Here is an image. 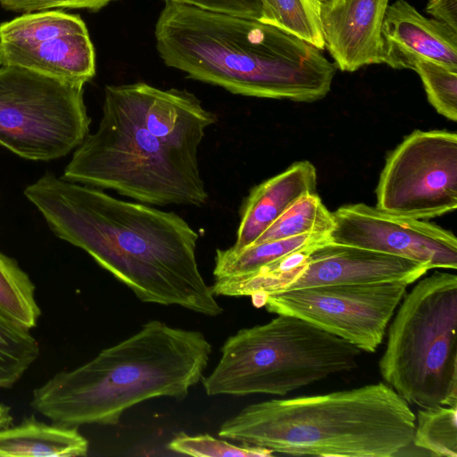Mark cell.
Listing matches in <instances>:
<instances>
[{
  "mask_svg": "<svg viewBox=\"0 0 457 457\" xmlns=\"http://www.w3.org/2000/svg\"><path fill=\"white\" fill-rule=\"evenodd\" d=\"M201 9L260 20L262 0H170Z\"/></svg>",
  "mask_w": 457,
  "mask_h": 457,
  "instance_id": "f1b7e54d",
  "label": "cell"
},
{
  "mask_svg": "<svg viewBox=\"0 0 457 457\" xmlns=\"http://www.w3.org/2000/svg\"><path fill=\"white\" fill-rule=\"evenodd\" d=\"M332 217L333 243L407 258L429 270L457 268V238L436 224L365 204L341 206Z\"/></svg>",
  "mask_w": 457,
  "mask_h": 457,
  "instance_id": "8fae6325",
  "label": "cell"
},
{
  "mask_svg": "<svg viewBox=\"0 0 457 457\" xmlns=\"http://www.w3.org/2000/svg\"><path fill=\"white\" fill-rule=\"evenodd\" d=\"M0 315L29 329L37 326L41 309L36 286L18 262L0 252Z\"/></svg>",
  "mask_w": 457,
  "mask_h": 457,
  "instance_id": "ffe728a7",
  "label": "cell"
},
{
  "mask_svg": "<svg viewBox=\"0 0 457 457\" xmlns=\"http://www.w3.org/2000/svg\"><path fill=\"white\" fill-rule=\"evenodd\" d=\"M88 446L77 427L48 424L33 415L0 428V457L86 456Z\"/></svg>",
  "mask_w": 457,
  "mask_h": 457,
  "instance_id": "ac0fdd59",
  "label": "cell"
},
{
  "mask_svg": "<svg viewBox=\"0 0 457 457\" xmlns=\"http://www.w3.org/2000/svg\"><path fill=\"white\" fill-rule=\"evenodd\" d=\"M168 448L177 453L195 457H270L274 454L266 448L239 446L209 435L189 436L184 433L174 437Z\"/></svg>",
  "mask_w": 457,
  "mask_h": 457,
  "instance_id": "4316f807",
  "label": "cell"
},
{
  "mask_svg": "<svg viewBox=\"0 0 457 457\" xmlns=\"http://www.w3.org/2000/svg\"><path fill=\"white\" fill-rule=\"evenodd\" d=\"M426 11L457 31V0H429Z\"/></svg>",
  "mask_w": 457,
  "mask_h": 457,
  "instance_id": "f546056e",
  "label": "cell"
},
{
  "mask_svg": "<svg viewBox=\"0 0 457 457\" xmlns=\"http://www.w3.org/2000/svg\"><path fill=\"white\" fill-rule=\"evenodd\" d=\"M381 35L384 63L394 69L410 70L414 60L426 59L457 70V31L405 0L387 5Z\"/></svg>",
  "mask_w": 457,
  "mask_h": 457,
  "instance_id": "9a60e30c",
  "label": "cell"
},
{
  "mask_svg": "<svg viewBox=\"0 0 457 457\" xmlns=\"http://www.w3.org/2000/svg\"><path fill=\"white\" fill-rule=\"evenodd\" d=\"M114 0H0V6L16 12L51 9H87L97 11Z\"/></svg>",
  "mask_w": 457,
  "mask_h": 457,
  "instance_id": "83f0119b",
  "label": "cell"
},
{
  "mask_svg": "<svg viewBox=\"0 0 457 457\" xmlns=\"http://www.w3.org/2000/svg\"><path fill=\"white\" fill-rule=\"evenodd\" d=\"M82 32H87V29L79 15L59 10H45L25 12L1 23L0 42L37 43Z\"/></svg>",
  "mask_w": 457,
  "mask_h": 457,
  "instance_id": "44dd1931",
  "label": "cell"
},
{
  "mask_svg": "<svg viewBox=\"0 0 457 457\" xmlns=\"http://www.w3.org/2000/svg\"><path fill=\"white\" fill-rule=\"evenodd\" d=\"M416 415L388 385L250 404L219 436L292 455L392 457L411 443Z\"/></svg>",
  "mask_w": 457,
  "mask_h": 457,
  "instance_id": "277c9868",
  "label": "cell"
},
{
  "mask_svg": "<svg viewBox=\"0 0 457 457\" xmlns=\"http://www.w3.org/2000/svg\"><path fill=\"white\" fill-rule=\"evenodd\" d=\"M84 84L0 65V145L33 161L68 154L88 135Z\"/></svg>",
  "mask_w": 457,
  "mask_h": 457,
  "instance_id": "ba28073f",
  "label": "cell"
},
{
  "mask_svg": "<svg viewBox=\"0 0 457 457\" xmlns=\"http://www.w3.org/2000/svg\"><path fill=\"white\" fill-rule=\"evenodd\" d=\"M39 353L30 329L0 315V389L11 388L20 381Z\"/></svg>",
  "mask_w": 457,
  "mask_h": 457,
  "instance_id": "cb8c5ba5",
  "label": "cell"
},
{
  "mask_svg": "<svg viewBox=\"0 0 457 457\" xmlns=\"http://www.w3.org/2000/svg\"><path fill=\"white\" fill-rule=\"evenodd\" d=\"M429 268L420 262L327 240L314 246L301 263L272 279L259 295L330 285L404 282L412 284ZM259 303V302H258Z\"/></svg>",
  "mask_w": 457,
  "mask_h": 457,
  "instance_id": "7c38bea8",
  "label": "cell"
},
{
  "mask_svg": "<svg viewBox=\"0 0 457 457\" xmlns=\"http://www.w3.org/2000/svg\"><path fill=\"white\" fill-rule=\"evenodd\" d=\"M62 179L144 204L204 205L197 156L154 137L104 95L98 129L75 150Z\"/></svg>",
  "mask_w": 457,
  "mask_h": 457,
  "instance_id": "8992f818",
  "label": "cell"
},
{
  "mask_svg": "<svg viewBox=\"0 0 457 457\" xmlns=\"http://www.w3.org/2000/svg\"><path fill=\"white\" fill-rule=\"evenodd\" d=\"M211 353L202 332L150 320L89 361L56 372L33 390L30 406L69 427L116 425L141 402L187 395L203 379Z\"/></svg>",
  "mask_w": 457,
  "mask_h": 457,
  "instance_id": "3957f363",
  "label": "cell"
},
{
  "mask_svg": "<svg viewBox=\"0 0 457 457\" xmlns=\"http://www.w3.org/2000/svg\"><path fill=\"white\" fill-rule=\"evenodd\" d=\"M104 95L160 141L195 156L205 129L217 121L187 90H162L137 82L106 86Z\"/></svg>",
  "mask_w": 457,
  "mask_h": 457,
  "instance_id": "4fadbf2b",
  "label": "cell"
},
{
  "mask_svg": "<svg viewBox=\"0 0 457 457\" xmlns=\"http://www.w3.org/2000/svg\"><path fill=\"white\" fill-rule=\"evenodd\" d=\"M389 0H343L320 9L325 47L335 65L354 71L365 65L384 63L381 28Z\"/></svg>",
  "mask_w": 457,
  "mask_h": 457,
  "instance_id": "5bb4252c",
  "label": "cell"
},
{
  "mask_svg": "<svg viewBox=\"0 0 457 457\" xmlns=\"http://www.w3.org/2000/svg\"><path fill=\"white\" fill-rule=\"evenodd\" d=\"M333 227L332 212L319 195H307L288 208L252 245L306 234L329 236Z\"/></svg>",
  "mask_w": 457,
  "mask_h": 457,
  "instance_id": "603a6c76",
  "label": "cell"
},
{
  "mask_svg": "<svg viewBox=\"0 0 457 457\" xmlns=\"http://www.w3.org/2000/svg\"><path fill=\"white\" fill-rule=\"evenodd\" d=\"M343 0H315L319 9H330L339 4Z\"/></svg>",
  "mask_w": 457,
  "mask_h": 457,
  "instance_id": "1f68e13d",
  "label": "cell"
},
{
  "mask_svg": "<svg viewBox=\"0 0 457 457\" xmlns=\"http://www.w3.org/2000/svg\"><path fill=\"white\" fill-rule=\"evenodd\" d=\"M409 284L319 286L268 295L255 307L303 319L359 348L374 353Z\"/></svg>",
  "mask_w": 457,
  "mask_h": 457,
  "instance_id": "30bf717a",
  "label": "cell"
},
{
  "mask_svg": "<svg viewBox=\"0 0 457 457\" xmlns=\"http://www.w3.org/2000/svg\"><path fill=\"white\" fill-rule=\"evenodd\" d=\"M154 37L168 67L237 95L314 102L337 71L320 49L274 26L170 0Z\"/></svg>",
  "mask_w": 457,
  "mask_h": 457,
  "instance_id": "7a4b0ae2",
  "label": "cell"
},
{
  "mask_svg": "<svg viewBox=\"0 0 457 457\" xmlns=\"http://www.w3.org/2000/svg\"><path fill=\"white\" fill-rule=\"evenodd\" d=\"M317 194V171L308 161L296 162L281 173L254 187L241 209L237 239L242 250L254 241L299 199Z\"/></svg>",
  "mask_w": 457,
  "mask_h": 457,
  "instance_id": "e0dca14e",
  "label": "cell"
},
{
  "mask_svg": "<svg viewBox=\"0 0 457 457\" xmlns=\"http://www.w3.org/2000/svg\"><path fill=\"white\" fill-rule=\"evenodd\" d=\"M24 194L58 237L87 253L140 301L206 316L223 312L198 267V234L174 212L50 173Z\"/></svg>",
  "mask_w": 457,
  "mask_h": 457,
  "instance_id": "6da1fadb",
  "label": "cell"
},
{
  "mask_svg": "<svg viewBox=\"0 0 457 457\" xmlns=\"http://www.w3.org/2000/svg\"><path fill=\"white\" fill-rule=\"evenodd\" d=\"M411 444L434 456L457 457V405L419 410Z\"/></svg>",
  "mask_w": 457,
  "mask_h": 457,
  "instance_id": "d4e9b609",
  "label": "cell"
},
{
  "mask_svg": "<svg viewBox=\"0 0 457 457\" xmlns=\"http://www.w3.org/2000/svg\"><path fill=\"white\" fill-rule=\"evenodd\" d=\"M0 65L16 66L55 79L85 84L96 74L88 31L37 43L0 42Z\"/></svg>",
  "mask_w": 457,
  "mask_h": 457,
  "instance_id": "2e32d148",
  "label": "cell"
},
{
  "mask_svg": "<svg viewBox=\"0 0 457 457\" xmlns=\"http://www.w3.org/2000/svg\"><path fill=\"white\" fill-rule=\"evenodd\" d=\"M259 21L320 50L325 47L320 9L315 0H262Z\"/></svg>",
  "mask_w": 457,
  "mask_h": 457,
  "instance_id": "7402d4cb",
  "label": "cell"
},
{
  "mask_svg": "<svg viewBox=\"0 0 457 457\" xmlns=\"http://www.w3.org/2000/svg\"><path fill=\"white\" fill-rule=\"evenodd\" d=\"M212 371L207 395H286L358 367L361 351L312 323L287 314L229 337Z\"/></svg>",
  "mask_w": 457,
  "mask_h": 457,
  "instance_id": "5b68a950",
  "label": "cell"
},
{
  "mask_svg": "<svg viewBox=\"0 0 457 457\" xmlns=\"http://www.w3.org/2000/svg\"><path fill=\"white\" fill-rule=\"evenodd\" d=\"M394 316L378 361L386 384L420 408L457 405V276L420 279Z\"/></svg>",
  "mask_w": 457,
  "mask_h": 457,
  "instance_id": "52a82bcc",
  "label": "cell"
},
{
  "mask_svg": "<svg viewBox=\"0 0 457 457\" xmlns=\"http://www.w3.org/2000/svg\"><path fill=\"white\" fill-rule=\"evenodd\" d=\"M410 70L419 74L428 99L437 112L456 121L457 70L426 59L414 60Z\"/></svg>",
  "mask_w": 457,
  "mask_h": 457,
  "instance_id": "484cf974",
  "label": "cell"
},
{
  "mask_svg": "<svg viewBox=\"0 0 457 457\" xmlns=\"http://www.w3.org/2000/svg\"><path fill=\"white\" fill-rule=\"evenodd\" d=\"M12 420L11 411L8 405L0 403V428L7 426Z\"/></svg>",
  "mask_w": 457,
  "mask_h": 457,
  "instance_id": "4dcf8cb0",
  "label": "cell"
},
{
  "mask_svg": "<svg viewBox=\"0 0 457 457\" xmlns=\"http://www.w3.org/2000/svg\"><path fill=\"white\" fill-rule=\"evenodd\" d=\"M383 212L426 220L457 208V135L415 130L387 156L376 189Z\"/></svg>",
  "mask_w": 457,
  "mask_h": 457,
  "instance_id": "9c48e42d",
  "label": "cell"
},
{
  "mask_svg": "<svg viewBox=\"0 0 457 457\" xmlns=\"http://www.w3.org/2000/svg\"><path fill=\"white\" fill-rule=\"evenodd\" d=\"M328 235L306 234L250 245L242 250L217 249L214 259L215 278L247 276L262 267L293 253L328 240Z\"/></svg>",
  "mask_w": 457,
  "mask_h": 457,
  "instance_id": "d6986e66",
  "label": "cell"
}]
</instances>
